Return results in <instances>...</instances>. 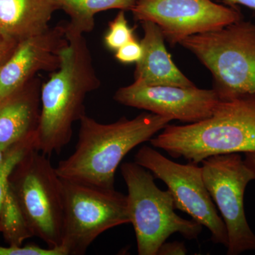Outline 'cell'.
<instances>
[{
	"label": "cell",
	"mask_w": 255,
	"mask_h": 255,
	"mask_svg": "<svg viewBox=\"0 0 255 255\" xmlns=\"http://www.w3.org/2000/svg\"><path fill=\"white\" fill-rule=\"evenodd\" d=\"M140 23L144 31L140 41L143 54L136 63L134 82L150 86L195 87L172 60L159 26L148 21Z\"/></svg>",
	"instance_id": "5bb4252c"
},
{
	"label": "cell",
	"mask_w": 255,
	"mask_h": 255,
	"mask_svg": "<svg viewBox=\"0 0 255 255\" xmlns=\"http://www.w3.org/2000/svg\"><path fill=\"white\" fill-rule=\"evenodd\" d=\"M68 43L65 24L50 27L18 43L12 54L0 68V102L39 72L53 73L58 70L60 53Z\"/></svg>",
	"instance_id": "7c38bea8"
},
{
	"label": "cell",
	"mask_w": 255,
	"mask_h": 255,
	"mask_svg": "<svg viewBox=\"0 0 255 255\" xmlns=\"http://www.w3.org/2000/svg\"><path fill=\"white\" fill-rule=\"evenodd\" d=\"M130 11L137 21L157 24L172 46L193 35L217 31L243 19L237 7L212 0H137Z\"/></svg>",
	"instance_id": "30bf717a"
},
{
	"label": "cell",
	"mask_w": 255,
	"mask_h": 255,
	"mask_svg": "<svg viewBox=\"0 0 255 255\" xmlns=\"http://www.w3.org/2000/svg\"><path fill=\"white\" fill-rule=\"evenodd\" d=\"M121 172L127 186L128 209L137 254L157 255L159 248L174 233L189 241L199 237L203 226L176 214L172 194L168 189L157 187L150 171L133 162L122 164Z\"/></svg>",
	"instance_id": "277c9868"
},
{
	"label": "cell",
	"mask_w": 255,
	"mask_h": 255,
	"mask_svg": "<svg viewBox=\"0 0 255 255\" xmlns=\"http://www.w3.org/2000/svg\"><path fill=\"white\" fill-rule=\"evenodd\" d=\"M61 179L63 199L61 246L67 255H85L101 234L111 228L130 223L127 196L115 189Z\"/></svg>",
	"instance_id": "52a82bcc"
},
{
	"label": "cell",
	"mask_w": 255,
	"mask_h": 255,
	"mask_svg": "<svg viewBox=\"0 0 255 255\" xmlns=\"http://www.w3.org/2000/svg\"><path fill=\"white\" fill-rule=\"evenodd\" d=\"M8 150H9V149H8ZM8 150H6V149H4V147L0 145V166L4 162Z\"/></svg>",
	"instance_id": "484cf974"
},
{
	"label": "cell",
	"mask_w": 255,
	"mask_h": 255,
	"mask_svg": "<svg viewBox=\"0 0 255 255\" xmlns=\"http://www.w3.org/2000/svg\"><path fill=\"white\" fill-rule=\"evenodd\" d=\"M134 162L164 182L173 197L175 209L186 213L196 222L205 226L211 232V241L227 248L226 225L206 189L199 164L177 163L147 145L139 149Z\"/></svg>",
	"instance_id": "9c48e42d"
},
{
	"label": "cell",
	"mask_w": 255,
	"mask_h": 255,
	"mask_svg": "<svg viewBox=\"0 0 255 255\" xmlns=\"http://www.w3.org/2000/svg\"><path fill=\"white\" fill-rule=\"evenodd\" d=\"M36 136L30 137L11 146L6 152L3 164L0 166V217L3 204L9 186V177L30 149L34 147Z\"/></svg>",
	"instance_id": "ac0fdd59"
},
{
	"label": "cell",
	"mask_w": 255,
	"mask_h": 255,
	"mask_svg": "<svg viewBox=\"0 0 255 255\" xmlns=\"http://www.w3.org/2000/svg\"><path fill=\"white\" fill-rule=\"evenodd\" d=\"M0 255H67L63 247L47 248H41L36 245L26 246H0Z\"/></svg>",
	"instance_id": "ffe728a7"
},
{
	"label": "cell",
	"mask_w": 255,
	"mask_h": 255,
	"mask_svg": "<svg viewBox=\"0 0 255 255\" xmlns=\"http://www.w3.org/2000/svg\"><path fill=\"white\" fill-rule=\"evenodd\" d=\"M212 73L220 100L255 94V23L243 19L180 43Z\"/></svg>",
	"instance_id": "5b68a950"
},
{
	"label": "cell",
	"mask_w": 255,
	"mask_h": 255,
	"mask_svg": "<svg viewBox=\"0 0 255 255\" xmlns=\"http://www.w3.org/2000/svg\"><path fill=\"white\" fill-rule=\"evenodd\" d=\"M150 142L173 158L197 164L211 156L255 152V94L220 100L209 118L167 125Z\"/></svg>",
	"instance_id": "3957f363"
},
{
	"label": "cell",
	"mask_w": 255,
	"mask_h": 255,
	"mask_svg": "<svg viewBox=\"0 0 255 255\" xmlns=\"http://www.w3.org/2000/svg\"><path fill=\"white\" fill-rule=\"evenodd\" d=\"M203 179L224 221L228 255L255 251V234L247 221L245 191L255 174L239 153L207 157L201 162Z\"/></svg>",
	"instance_id": "ba28073f"
},
{
	"label": "cell",
	"mask_w": 255,
	"mask_h": 255,
	"mask_svg": "<svg viewBox=\"0 0 255 255\" xmlns=\"http://www.w3.org/2000/svg\"><path fill=\"white\" fill-rule=\"evenodd\" d=\"M48 157L30 149L13 171L15 179L9 185L33 236L57 248L63 238V189Z\"/></svg>",
	"instance_id": "8992f818"
},
{
	"label": "cell",
	"mask_w": 255,
	"mask_h": 255,
	"mask_svg": "<svg viewBox=\"0 0 255 255\" xmlns=\"http://www.w3.org/2000/svg\"><path fill=\"white\" fill-rule=\"evenodd\" d=\"M135 28L128 25L125 11L120 10L116 17L109 23V28L104 42L108 49L117 51L121 47L135 39Z\"/></svg>",
	"instance_id": "d6986e66"
},
{
	"label": "cell",
	"mask_w": 255,
	"mask_h": 255,
	"mask_svg": "<svg viewBox=\"0 0 255 255\" xmlns=\"http://www.w3.org/2000/svg\"><path fill=\"white\" fill-rule=\"evenodd\" d=\"M143 50L140 42L136 38L128 42L116 51L115 58L124 64L137 63L141 59Z\"/></svg>",
	"instance_id": "44dd1931"
},
{
	"label": "cell",
	"mask_w": 255,
	"mask_h": 255,
	"mask_svg": "<svg viewBox=\"0 0 255 255\" xmlns=\"http://www.w3.org/2000/svg\"><path fill=\"white\" fill-rule=\"evenodd\" d=\"M121 105L193 124L209 118L220 102L217 92L195 87L150 86L134 82L114 96Z\"/></svg>",
	"instance_id": "8fae6325"
},
{
	"label": "cell",
	"mask_w": 255,
	"mask_h": 255,
	"mask_svg": "<svg viewBox=\"0 0 255 255\" xmlns=\"http://www.w3.org/2000/svg\"><path fill=\"white\" fill-rule=\"evenodd\" d=\"M60 65L41 88V114L34 148L49 157L68 145L73 127L85 113L87 95L100 87L84 35L65 33Z\"/></svg>",
	"instance_id": "7a4b0ae2"
},
{
	"label": "cell",
	"mask_w": 255,
	"mask_h": 255,
	"mask_svg": "<svg viewBox=\"0 0 255 255\" xmlns=\"http://www.w3.org/2000/svg\"><path fill=\"white\" fill-rule=\"evenodd\" d=\"M18 43L6 40L0 35V68L7 60Z\"/></svg>",
	"instance_id": "603a6c76"
},
{
	"label": "cell",
	"mask_w": 255,
	"mask_h": 255,
	"mask_svg": "<svg viewBox=\"0 0 255 255\" xmlns=\"http://www.w3.org/2000/svg\"><path fill=\"white\" fill-rule=\"evenodd\" d=\"M223 1L233 7H236V5L240 4L255 10V0H223Z\"/></svg>",
	"instance_id": "cb8c5ba5"
},
{
	"label": "cell",
	"mask_w": 255,
	"mask_h": 255,
	"mask_svg": "<svg viewBox=\"0 0 255 255\" xmlns=\"http://www.w3.org/2000/svg\"><path fill=\"white\" fill-rule=\"evenodd\" d=\"M172 119L142 113L132 119L122 117L101 124L86 114L80 124L75 150L55 167L61 179L113 189L119 164L134 147L150 141Z\"/></svg>",
	"instance_id": "6da1fadb"
},
{
	"label": "cell",
	"mask_w": 255,
	"mask_h": 255,
	"mask_svg": "<svg viewBox=\"0 0 255 255\" xmlns=\"http://www.w3.org/2000/svg\"><path fill=\"white\" fill-rule=\"evenodd\" d=\"M55 0H0V35L19 43L50 28Z\"/></svg>",
	"instance_id": "9a60e30c"
},
{
	"label": "cell",
	"mask_w": 255,
	"mask_h": 255,
	"mask_svg": "<svg viewBox=\"0 0 255 255\" xmlns=\"http://www.w3.org/2000/svg\"><path fill=\"white\" fill-rule=\"evenodd\" d=\"M0 231L9 246H21L24 240L33 236L10 185L1 210Z\"/></svg>",
	"instance_id": "e0dca14e"
},
{
	"label": "cell",
	"mask_w": 255,
	"mask_h": 255,
	"mask_svg": "<svg viewBox=\"0 0 255 255\" xmlns=\"http://www.w3.org/2000/svg\"><path fill=\"white\" fill-rule=\"evenodd\" d=\"M59 9L70 16L65 33L84 35L92 31L95 15L110 9L131 10L137 0H55Z\"/></svg>",
	"instance_id": "2e32d148"
},
{
	"label": "cell",
	"mask_w": 255,
	"mask_h": 255,
	"mask_svg": "<svg viewBox=\"0 0 255 255\" xmlns=\"http://www.w3.org/2000/svg\"><path fill=\"white\" fill-rule=\"evenodd\" d=\"M187 250L184 243L174 241L172 243H165L159 248L157 255H186Z\"/></svg>",
	"instance_id": "7402d4cb"
},
{
	"label": "cell",
	"mask_w": 255,
	"mask_h": 255,
	"mask_svg": "<svg viewBox=\"0 0 255 255\" xmlns=\"http://www.w3.org/2000/svg\"><path fill=\"white\" fill-rule=\"evenodd\" d=\"M41 80L33 78L0 102V145L6 150L36 135L41 114Z\"/></svg>",
	"instance_id": "4fadbf2b"
},
{
	"label": "cell",
	"mask_w": 255,
	"mask_h": 255,
	"mask_svg": "<svg viewBox=\"0 0 255 255\" xmlns=\"http://www.w3.org/2000/svg\"><path fill=\"white\" fill-rule=\"evenodd\" d=\"M244 161L248 167L253 171L255 177V152H246Z\"/></svg>",
	"instance_id": "d4e9b609"
}]
</instances>
